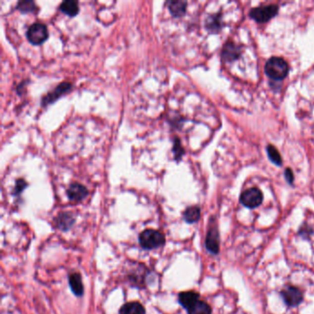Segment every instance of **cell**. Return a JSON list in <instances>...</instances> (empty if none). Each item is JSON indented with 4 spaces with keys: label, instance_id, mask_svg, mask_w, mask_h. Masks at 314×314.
Here are the masks:
<instances>
[{
    "label": "cell",
    "instance_id": "6da1fadb",
    "mask_svg": "<svg viewBox=\"0 0 314 314\" xmlns=\"http://www.w3.org/2000/svg\"><path fill=\"white\" fill-rule=\"evenodd\" d=\"M139 243L145 250L159 248L165 244V236L158 230L146 229L138 237Z\"/></svg>",
    "mask_w": 314,
    "mask_h": 314
},
{
    "label": "cell",
    "instance_id": "7a4b0ae2",
    "mask_svg": "<svg viewBox=\"0 0 314 314\" xmlns=\"http://www.w3.org/2000/svg\"><path fill=\"white\" fill-rule=\"evenodd\" d=\"M265 73L270 79L281 80L288 73V63L280 57H272L265 64Z\"/></svg>",
    "mask_w": 314,
    "mask_h": 314
},
{
    "label": "cell",
    "instance_id": "3957f363",
    "mask_svg": "<svg viewBox=\"0 0 314 314\" xmlns=\"http://www.w3.org/2000/svg\"><path fill=\"white\" fill-rule=\"evenodd\" d=\"M27 37L33 45L44 43L48 37L47 27L40 22L33 23L27 31Z\"/></svg>",
    "mask_w": 314,
    "mask_h": 314
},
{
    "label": "cell",
    "instance_id": "277c9868",
    "mask_svg": "<svg viewBox=\"0 0 314 314\" xmlns=\"http://www.w3.org/2000/svg\"><path fill=\"white\" fill-rule=\"evenodd\" d=\"M277 11H278V7L275 5L256 7L251 10L250 17L257 22L264 23L271 20L272 18H274L277 14Z\"/></svg>",
    "mask_w": 314,
    "mask_h": 314
},
{
    "label": "cell",
    "instance_id": "5b68a950",
    "mask_svg": "<svg viewBox=\"0 0 314 314\" xmlns=\"http://www.w3.org/2000/svg\"><path fill=\"white\" fill-rule=\"evenodd\" d=\"M241 202L249 209L257 208L262 202V192L257 188H250L244 191L241 196Z\"/></svg>",
    "mask_w": 314,
    "mask_h": 314
},
{
    "label": "cell",
    "instance_id": "8992f818",
    "mask_svg": "<svg viewBox=\"0 0 314 314\" xmlns=\"http://www.w3.org/2000/svg\"><path fill=\"white\" fill-rule=\"evenodd\" d=\"M282 298L288 306H298L302 301V293L294 287L286 288L281 292Z\"/></svg>",
    "mask_w": 314,
    "mask_h": 314
},
{
    "label": "cell",
    "instance_id": "52a82bcc",
    "mask_svg": "<svg viewBox=\"0 0 314 314\" xmlns=\"http://www.w3.org/2000/svg\"><path fill=\"white\" fill-rule=\"evenodd\" d=\"M67 197L74 202H80L88 196V189L84 185L78 183H72L67 189Z\"/></svg>",
    "mask_w": 314,
    "mask_h": 314
},
{
    "label": "cell",
    "instance_id": "ba28073f",
    "mask_svg": "<svg viewBox=\"0 0 314 314\" xmlns=\"http://www.w3.org/2000/svg\"><path fill=\"white\" fill-rule=\"evenodd\" d=\"M71 89V84L68 82H62L60 85L57 86L54 91L48 93L45 98L43 99L42 104L43 105H47L52 104V102L56 101L57 99L64 93L68 92Z\"/></svg>",
    "mask_w": 314,
    "mask_h": 314
},
{
    "label": "cell",
    "instance_id": "9c48e42d",
    "mask_svg": "<svg viewBox=\"0 0 314 314\" xmlns=\"http://www.w3.org/2000/svg\"><path fill=\"white\" fill-rule=\"evenodd\" d=\"M206 247L210 253L216 255L219 251V241H218V232L217 229L213 227L209 230L207 239H206Z\"/></svg>",
    "mask_w": 314,
    "mask_h": 314
},
{
    "label": "cell",
    "instance_id": "30bf717a",
    "mask_svg": "<svg viewBox=\"0 0 314 314\" xmlns=\"http://www.w3.org/2000/svg\"><path fill=\"white\" fill-rule=\"evenodd\" d=\"M179 302L184 309L188 310L196 302L199 301V294L195 291H185L179 294Z\"/></svg>",
    "mask_w": 314,
    "mask_h": 314
},
{
    "label": "cell",
    "instance_id": "8fae6325",
    "mask_svg": "<svg viewBox=\"0 0 314 314\" xmlns=\"http://www.w3.org/2000/svg\"><path fill=\"white\" fill-rule=\"evenodd\" d=\"M74 222H75V218L70 213H61L55 218L56 227L63 231L70 229Z\"/></svg>",
    "mask_w": 314,
    "mask_h": 314
},
{
    "label": "cell",
    "instance_id": "7c38bea8",
    "mask_svg": "<svg viewBox=\"0 0 314 314\" xmlns=\"http://www.w3.org/2000/svg\"><path fill=\"white\" fill-rule=\"evenodd\" d=\"M69 286L72 290L73 294L77 297H81L84 293V286L81 279V275L79 273H73L69 275Z\"/></svg>",
    "mask_w": 314,
    "mask_h": 314
},
{
    "label": "cell",
    "instance_id": "4fadbf2b",
    "mask_svg": "<svg viewBox=\"0 0 314 314\" xmlns=\"http://www.w3.org/2000/svg\"><path fill=\"white\" fill-rule=\"evenodd\" d=\"M119 314H146V310L139 302L133 301L124 304L120 309Z\"/></svg>",
    "mask_w": 314,
    "mask_h": 314
},
{
    "label": "cell",
    "instance_id": "5bb4252c",
    "mask_svg": "<svg viewBox=\"0 0 314 314\" xmlns=\"http://www.w3.org/2000/svg\"><path fill=\"white\" fill-rule=\"evenodd\" d=\"M240 55V48L232 43L226 44L223 48L222 56L226 61L236 60Z\"/></svg>",
    "mask_w": 314,
    "mask_h": 314
},
{
    "label": "cell",
    "instance_id": "9a60e30c",
    "mask_svg": "<svg viewBox=\"0 0 314 314\" xmlns=\"http://www.w3.org/2000/svg\"><path fill=\"white\" fill-rule=\"evenodd\" d=\"M60 9L68 16H75L79 12V4L74 0H65L61 3Z\"/></svg>",
    "mask_w": 314,
    "mask_h": 314
},
{
    "label": "cell",
    "instance_id": "2e32d148",
    "mask_svg": "<svg viewBox=\"0 0 314 314\" xmlns=\"http://www.w3.org/2000/svg\"><path fill=\"white\" fill-rule=\"evenodd\" d=\"M168 4H169L170 13L172 14L173 16L180 17L185 13L186 5H187V3L185 1H181V0L173 1L172 0V1H170Z\"/></svg>",
    "mask_w": 314,
    "mask_h": 314
},
{
    "label": "cell",
    "instance_id": "e0dca14e",
    "mask_svg": "<svg viewBox=\"0 0 314 314\" xmlns=\"http://www.w3.org/2000/svg\"><path fill=\"white\" fill-rule=\"evenodd\" d=\"M188 314H211V308L205 301H198L187 310Z\"/></svg>",
    "mask_w": 314,
    "mask_h": 314
},
{
    "label": "cell",
    "instance_id": "ac0fdd59",
    "mask_svg": "<svg viewBox=\"0 0 314 314\" xmlns=\"http://www.w3.org/2000/svg\"><path fill=\"white\" fill-rule=\"evenodd\" d=\"M183 218L187 223H195L200 218V209L197 207H190L184 211Z\"/></svg>",
    "mask_w": 314,
    "mask_h": 314
},
{
    "label": "cell",
    "instance_id": "d6986e66",
    "mask_svg": "<svg viewBox=\"0 0 314 314\" xmlns=\"http://www.w3.org/2000/svg\"><path fill=\"white\" fill-rule=\"evenodd\" d=\"M267 153H268V157L271 161L273 163L276 164V165H281L282 164V157L279 154L278 151L275 149L274 146L272 145H269L267 147Z\"/></svg>",
    "mask_w": 314,
    "mask_h": 314
},
{
    "label": "cell",
    "instance_id": "ffe728a7",
    "mask_svg": "<svg viewBox=\"0 0 314 314\" xmlns=\"http://www.w3.org/2000/svg\"><path fill=\"white\" fill-rule=\"evenodd\" d=\"M35 3L31 0L20 1L18 4V8L22 12H32L35 9Z\"/></svg>",
    "mask_w": 314,
    "mask_h": 314
},
{
    "label": "cell",
    "instance_id": "44dd1931",
    "mask_svg": "<svg viewBox=\"0 0 314 314\" xmlns=\"http://www.w3.org/2000/svg\"><path fill=\"white\" fill-rule=\"evenodd\" d=\"M26 183L23 180H19L16 184V189H15L16 194H20V192H22V190L26 187Z\"/></svg>",
    "mask_w": 314,
    "mask_h": 314
},
{
    "label": "cell",
    "instance_id": "7402d4cb",
    "mask_svg": "<svg viewBox=\"0 0 314 314\" xmlns=\"http://www.w3.org/2000/svg\"><path fill=\"white\" fill-rule=\"evenodd\" d=\"M285 176L287 178L288 182L289 183H293V180H294V177H293V173L290 169H287L286 172H285Z\"/></svg>",
    "mask_w": 314,
    "mask_h": 314
}]
</instances>
